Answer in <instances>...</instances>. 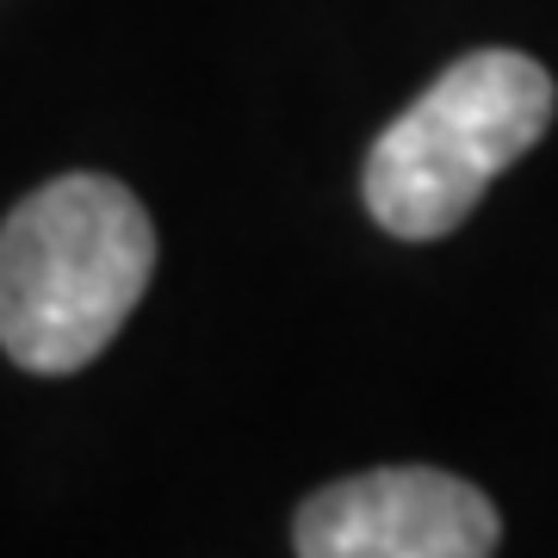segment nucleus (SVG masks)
<instances>
[{
    "label": "nucleus",
    "mask_w": 558,
    "mask_h": 558,
    "mask_svg": "<svg viewBox=\"0 0 558 558\" xmlns=\"http://www.w3.org/2000/svg\"><path fill=\"white\" fill-rule=\"evenodd\" d=\"M553 75L521 50H472L385 124L366 156V211L398 242L453 236L484 186L553 124Z\"/></svg>",
    "instance_id": "2"
},
{
    "label": "nucleus",
    "mask_w": 558,
    "mask_h": 558,
    "mask_svg": "<svg viewBox=\"0 0 558 558\" xmlns=\"http://www.w3.org/2000/svg\"><path fill=\"white\" fill-rule=\"evenodd\" d=\"M156 230L131 186L62 174L0 230V348L32 373H75L137 311Z\"/></svg>",
    "instance_id": "1"
},
{
    "label": "nucleus",
    "mask_w": 558,
    "mask_h": 558,
    "mask_svg": "<svg viewBox=\"0 0 558 558\" xmlns=\"http://www.w3.org/2000/svg\"><path fill=\"white\" fill-rule=\"evenodd\" d=\"M299 558H497L502 521L478 484L435 465L360 472L299 509Z\"/></svg>",
    "instance_id": "3"
}]
</instances>
